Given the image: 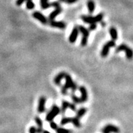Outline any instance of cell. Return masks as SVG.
Wrapping results in <instances>:
<instances>
[{
	"label": "cell",
	"mask_w": 133,
	"mask_h": 133,
	"mask_svg": "<svg viewBox=\"0 0 133 133\" xmlns=\"http://www.w3.org/2000/svg\"><path fill=\"white\" fill-rule=\"evenodd\" d=\"M103 16H104V14L101 12V13L97 14L95 16L82 15L81 16V19L87 24H92V23H99V22L102 21Z\"/></svg>",
	"instance_id": "cell-1"
},
{
	"label": "cell",
	"mask_w": 133,
	"mask_h": 133,
	"mask_svg": "<svg viewBox=\"0 0 133 133\" xmlns=\"http://www.w3.org/2000/svg\"><path fill=\"white\" fill-rule=\"evenodd\" d=\"M121 51H124L126 52V59L128 60H131L133 58V50L125 43H122L116 49V52L117 53L121 52Z\"/></svg>",
	"instance_id": "cell-2"
},
{
	"label": "cell",
	"mask_w": 133,
	"mask_h": 133,
	"mask_svg": "<svg viewBox=\"0 0 133 133\" xmlns=\"http://www.w3.org/2000/svg\"><path fill=\"white\" fill-rule=\"evenodd\" d=\"M60 113V107H58L56 105H53L51 107V110L47 113L46 116V118H45V119H46L47 122H51L53 121V119H54L58 114Z\"/></svg>",
	"instance_id": "cell-3"
},
{
	"label": "cell",
	"mask_w": 133,
	"mask_h": 133,
	"mask_svg": "<svg viewBox=\"0 0 133 133\" xmlns=\"http://www.w3.org/2000/svg\"><path fill=\"white\" fill-rule=\"evenodd\" d=\"M64 78L65 80H66V82H65V84L61 88V92L63 95H66L67 93H68V90L70 89L71 86H72L73 80L72 79V77L69 74H68V73H66Z\"/></svg>",
	"instance_id": "cell-4"
},
{
	"label": "cell",
	"mask_w": 133,
	"mask_h": 133,
	"mask_svg": "<svg viewBox=\"0 0 133 133\" xmlns=\"http://www.w3.org/2000/svg\"><path fill=\"white\" fill-rule=\"evenodd\" d=\"M116 46V42L114 40H110L109 42H106L103 46L102 50L101 52V56L103 58H106L108 56V54L109 52V49L112 48V47Z\"/></svg>",
	"instance_id": "cell-5"
},
{
	"label": "cell",
	"mask_w": 133,
	"mask_h": 133,
	"mask_svg": "<svg viewBox=\"0 0 133 133\" xmlns=\"http://www.w3.org/2000/svg\"><path fill=\"white\" fill-rule=\"evenodd\" d=\"M32 17L37 19V21H40L43 24H46L48 23L47 18L43 14H41V12H38V11H35L32 13Z\"/></svg>",
	"instance_id": "cell-6"
},
{
	"label": "cell",
	"mask_w": 133,
	"mask_h": 133,
	"mask_svg": "<svg viewBox=\"0 0 133 133\" xmlns=\"http://www.w3.org/2000/svg\"><path fill=\"white\" fill-rule=\"evenodd\" d=\"M103 133H119L120 129L113 124H108L102 129Z\"/></svg>",
	"instance_id": "cell-7"
},
{
	"label": "cell",
	"mask_w": 133,
	"mask_h": 133,
	"mask_svg": "<svg viewBox=\"0 0 133 133\" xmlns=\"http://www.w3.org/2000/svg\"><path fill=\"white\" fill-rule=\"evenodd\" d=\"M45 103H46V98L45 97H41L38 102L37 111L39 113H42L45 111Z\"/></svg>",
	"instance_id": "cell-8"
},
{
	"label": "cell",
	"mask_w": 133,
	"mask_h": 133,
	"mask_svg": "<svg viewBox=\"0 0 133 133\" xmlns=\"http://www.w3.org/2000/svg\"><path fill=\"white\" fill-rule=\"evenodd\" d=\"M79 31L78 29V27H74L72 29V32L70 33V36H69V42L71 43H74L76 41L77 37L79 36Z\"/></svg>",
	"instance_id": "cell-9"
},
{
	"label": "cell",
	"mask_w": 133,
	"mask_h": 133,
	"mask_svg": "<svg viewBox=\"0 0 133 133\" xmlns=\"http://www.w3.org/2000/svg\"><path fill=\"white\" fill-rule=\"evenodd\" d=\"M50 25L52 27L58 28V29H64L66 27V24L64 22H63V21H55V20L50 21Z\"/></svg>",
	"instance_id": "cell-10"
},
{
	"label": "cell",
	"mask_w": 133,
	"mask_h": 133,
	"mask_svg": "<svg viewBox=\"0 0 133 133\" xmlns=\"http://www.w3.org/2000/svg\"><path fill=\"white\" fill-rule=\"evenodd\" d=\"M79 91H80V94H81V97L80 98L81 103H84L88 99V92H87V90L85 87L82 86L79 87Z\"/></svg>",
	"instance_id": "cell-11"
},
{
	"label": "cell",
	"mask_w": 133,
	"mask_h": 133,
	"mask_svg": "<svg viewBox=\"0 0 133 133\" xmlns=\"http://www.w3.org/2000/svg\"><path fill=\"white\" fill-rule=\"evenodd\" d=\"M66 73L64 72V71L59 73L55 77L54 80H53V82H54L55 84L57 85V86H60V85L61 84V80H63L64 78L65 75H66Z\"/></svg>",
	"instance_id": "cell-12"
},
{
	"label": "cell",
	"mask_w": 133,
	"mask_h": 133,
	"mask_svg": "<svg viewBox=\"0 0 133 133\" xmlns=\"http://www.w3.org/2000/svg\"><path fill=\"white\" fill-rule=\"evenodd\" d=\"M62 11V9L61 8H55L53 12H51V14L49 15V17H48V19H49V21H53L55 20V17H57L59 14H60Z\"/></svg>",
	"instance_id": "cell-13"
},
{
	"label": "cell",
	"mask_w": 133,
	"mask_h": 133,
	"mask_svg": "<svg viewBox=\"0 0 133 133\" xmlns=\"http://www.w3.org/2000/svg\"><path fill=\"white\" fill-rule=\"evenodd\" d=\"M35 122H36L37 125V133H42L43 131V122L41 120V118L39 117H35L34 118Z\"/></svg>",
	"instance_id": "cell-14"
},
{
	"label": "cell",
	"mask_w": 133,
	"mask_h": 133,
	"mask_svg": "<svg viewBox=\"0 0 133 133\" xmlns=\"http://www.w3.org/2000/svg\"><path fill=\"white\" fill-rule=\"evenodd\" d=\"M79 32L81 33L82 35V37L84 38H89V30H88L87 28L83 26H79L78 27Z\"/></svg>",
	"instance_id": "cell-15"
},
{
	"label": "cell",
	"mask_w": 133,
	"mask_h": 133,
	"mask_svg": "<svg viewBox=\"0 0 133 133\" xmlns=\"http://www.w3.org/2000/svg\"><path fill=\"white\" fill-rule=\"evenodd\" d=\"M87 8H88V10L90 14H93L95 11V4L93 0H89L87 2Z\"/></svg>",
	"instance_id": "cell-16"
},
{
	"label": "cell",
	"mask_w": 133,
	"mask_h": 133,
	"mask_svg": "<svg viewBox=\"0 0 133 133\" xmlns=\"http://www.w3.org/2000/svg\"><path fill=\"white\" fill-rule=\"evenodd\" d=\"M109 33L111 37V40H114L116 42L118 40V31L115 27H111L109 29Z\"/></svg>",
	"instance_id": "cell-17"
},
{
	"label": "cell",
	"mask_w": 133,
	"mask_h": 133,
	"mask_svg": "<svg viewBox=\"0 0 133 133\" xmlns=\"http://www.w3.org/2000/svg\"><path fill=\"white\" fill-rule=\"evenodd\" d=\"M87 109H86L85 107H81L79 110L76 111V118H77L78 119H80L81 118H82L85 114L87 113Z\"/></svg>",
	"instance_id": "cell-18"
},
{
	"label": "cell",
	"mask_w": 133,
	"mask_h": 133,
	"mask_svg": "<svg viewBox=\"0 0 133 133\" xmlns=\"http://www.w3.org/2000/svg\"><path fill=\"white\" fill-rule=\"evenodd\" d=\"M69 104L70 103L67 100H63L62 103H61V107L60 109V112H61L63 114H64L66 111V110L68 109L69 107Z\"/></svg>",
	"instance_id": "cell-19"
},
{
	"label": "cell",
	"mask_w": 133,
	"mask_h": 133,
	"mask_svg": "<svg viewBox=\"0 0 133 133\" xmlns=\"http://www.w3.org/2000/svg\"><path fill=\"white\" fill-rule=\"evenodd\" d=\"M71 123L73 124V125L75 126L76 128H80L81 126V124H80L79 119L74 117V118H71Z\"/></svg>",
	"instance_id": "cell-20"
},
{
	"label": "cell",
	"mask_w": 133,
	"mask_h": 133,
	"mask_svg": "<svg viewBox=\"0 0 133 133\" xmlns=\"http://www.w3.org/2000/svg\"><path fill=\"white\" fill-rule=\"evenodd\" d=\"M57 133H72V130L69 129H66L64 128L60 127V128H58L56 130Z\"/></svg>",
	"instance_id": "cell-21"
},
{
	"label": "cell",
	"mask_w": 133,
	"mask_h": 133,
	"mask_svg": "<svg viewBox=\"0 0 133 133\" xmlns=\"http://www.w3.org/2000/svg\"><path fill=\"white\" fill-rule=\"evenodd\" d=\"M68 123H71V118L69 117H66V118H63L60 121V125L61 126H64V125L68 124Z\"/></svg>",
	"instance_id": "cell-22"
},
{
	"label": "cell",
	"mask_w": 133,
	"mask_h": 133,
	"mask_svg": "<svg viewBox=\"0 0 133 133\" xmlns=\"http://www.w3.org/2000/svg\"><path fill=\"white\" fill-rule=\"evenodd\" d=\"M71 99H72V101L74 102V104H80L81 103V101H80V99L78 97H76L74 93L71 94Z\"/></svg>",
	"instance_id": "cell-23"
},
{
	"label": "cell",
	"mask_w": 133,
	"mask_h": 133,
	"mask_svg": "<svg viewBox=\"0 0 133 133\" xmlns=\"http://www.w3.org/2000/svg\"><path fill=\"white\" fill-rule=\"evenodd\" d=\"M26 8L28 10H32L33 8H34L35 5H34L32 1L29 0V1H26Z\"/></svg>",
	"instance_id": "cell-24"
},
{
	"label": "cell",
	"mask_w": 133,
	"mask_h": 133,
	"mask_svg": "<svg viewBox=\"0 0 133 133\" xmlns=\"http://www.w3.org/2000/svg\"><path fill=\"white\" fill-rule=\"evenodd\" d=\"M87 43H88V38L82 37L81 41H80V45H81V46H86L87 45Z\"/></svg>",
	"instance_id": "cell-25"
},
{
	"label": "cell",
	"mask_w": 133,
	"mask_h": 133,
	"mask_svg": "<svg viewBox=\"0 0 133 133\" xmlns=\"http://www.w3.org/2000/svg\"><path fill=\"white\" fill-rule=\"evenodd\" d=\"M77 88H78V85H77V84L76 83V82L73 81L72 86L70 88V89H71V90H72V93H74V92H75L76 90H77Z\"/></svg>",
	"instance_id": "cell-26"
},
{
	"label": "cell",
	"mask_w": 133,
	"mask_h": 133,
	"mask_svg": "<svg viewBox=\"0 0 133 133\" xmlns=\"http://www.w3.org/2000/svg\"><path fill=\"white\" fill-rule=\"evenodd\" d=\"M50 127H51V129H53V130H56L57 128H58V125H57L56 123L53 121L50 122Z\"/></svg>",
	"instance_id": "cell-27"
},
{
	"label": "cell",
	"mask_w": 133,
	"mask_h": 133,
	"mask_svg": "<svg viewBox=\"0 0 133 133\" xmlns=\"http://www.w3.org/2000/svg\"><path fill=\"white\" fill-rule=\"evenodd\" d=\"M68 108H70L72 111H76V104L70 103Z\"/></svg>",
	"instance_id": "cell-28"
},
{
	"label": "cell",
	"mask_w": 133,
	"mask_h": 133,
	"mask_svg": "<svg viewBox=\"0 0 133 133\" xmlns=\"http://www.w3.org/2000/svg\"><path fill=\"white\" fill-rule=\"evenodd\" d=\"M96 28H97V25H96L95 23H92V24H90L89 30H90V31H94V30L96 29Z\"/></svg>",
	"instance_id": "cell-29"
},
{
	"label": "cell",
	"mask_w": 133,
	"mask_h": 133,
	"mask_svg": "<svg viewBox=\"0 0 133 133\" xmlns=\"http://www.w3.org/2000/svg\"><path fill=\"white\" fill-rule=\"evenodd\" d=\"M29 133H37V128L34 126H31V128H29Z\"/></svg>",
	"instance_id": "cell-30"
},
{
	"label": "cell",
	"mask_w": 133,
	"mask_h": 133,
	"mask_svg": "<svg viewBox=\"0 0 133 133\" xmlns=\"http://www.w3.org/2000/svg\"><path fill=\"white\" fill-rule=\"evenodd\" d=\"M24 2H26V0H16V4L18 6H20Z\"/></svg>",
	"instance_id": "cell-31"
},
{
	"label": "cell",
	"mask_w": 133,
	"mask_h": 133,
	"mask_svg": "<svg viewBox=\"0 0 133 133\" xmlns=\"http://www.w3.org/2000/svg\"><path fill=\"white\" fill-rule=\"evenodd\" d=\"M77 1H78V0H65L64 2L68 4H74V3L76 2Z\"/></svg>",
	"instance_id": "cell-32"
},
{
	"label": "cell",
	"mask_w": 133,
	"mask_h": 133,
	"mask_svg": "<svg viewBox=\"0 0 133 133\" xmlns=\"http://www.w3.org/2000/svg\"><path fill=\"white\" fill-rule=\"evenodd\" d=\"M48 0H40V3L41 4H43V3H45V2H47Z\"/></svg>",
	"instance_id": "cell-33"
},
{
	"label": "cell",
	"mask_w": 133,
	"mask_h": 133,
	"mask_svg": "<svg viewBox=\"0 0 133 133\" xmlns=\"http://www.w3.org/2000/svg\"><path fill=\"white\" fill-rule=\"evenodd\" d=\"M42 133H50V132L49 131H47V130H43Z\"/></svg>",
	"instance_id": "cell-34"
},
{
	"label": "cell",
	"mask_w": 133,
	"mask_h": 133,
	"mask_svg": "<svg viewBox=\"0 0 133 133\" xmlns=\"http://www.w3.org/2000/svg\"><path fill=\"white\" fill-rule=\"evenodd\" d=\"M60 1V2H64L65 0H59Z\"/></svg>",
	"instance_id": "cell-35"
},
{
	"label": "cell",
	"mask_w": 133,
	"mask_h": 133,
	"mask_svg": "<svg viewBox=\"0 0 133 133\" xmlns=\"http://www.w3.org/2000/svg\"><path fill=\"white\" fill-rule=\"evenodd\" d=\"M26 1H29V0H26Z\"/></svg>",
	"instance_id": "cell-36"
}]
</instances>
